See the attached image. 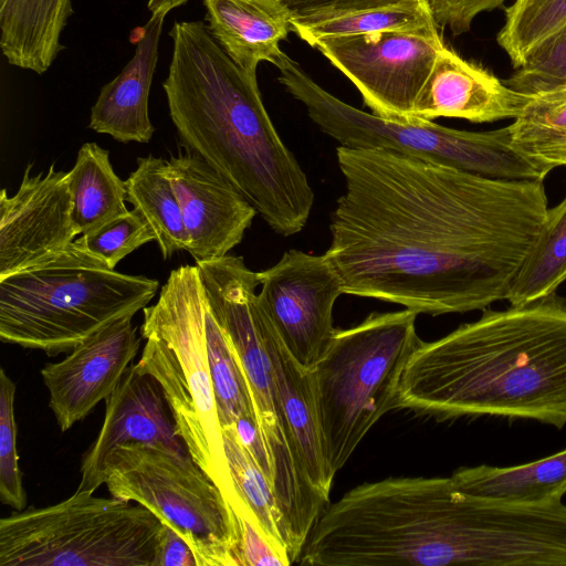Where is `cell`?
I'll list each match as a JSON object with an SVG mask.
<instances>
[{
  "mask_svg": "<svg viewBox=\"0 0 566 566\" xmlns=\"http://www.w3.org/2000/svg\"><path fill=\"white\" fill-rule=\"evenodd\" d=\"M565 24L566 0H515L505 9L496 41L517 69Z\"/></svg>",
  "mask_w": 566,
  "mask_h": 566,
  "instance_id": "f546056e",
  "label": "cell"
},
{
  "mask_svg": "<svg viewBox=\"0 0 566 566\" xmlns=\"http://www.w3.org/2000/svg\"><path fill=\"white\" fill-rule=\"evenodd\" d=\"M77 239L90 253L113 270L139 247L156 241L150 224L135 208Z\"/></svg>",
  "mask_w": 566,
  "mask_h": 566,
  "instance_id": "4dcf8cb0",
  "label": "cell"
},
{
  "mask_svg": "<svg viewBox=\"0 0 566 566\" xmlns=\"http://www.w3.org/2000/svg\"><path fill=\"white\" fill-rule=\"evenodd\" d=\"M189 0H148L147 8L151 14L166 15L172 9H176Z\"/></svg>",
  "mask_w": 566,
  "mask_h": 566,
  "instance_id": "f35d334b",
  "label": "cell"
},
{
  "mask_svg": "<svg viewBox=\"0 0 566 566\" xmlns=\"http://www.w3.org/2000/svg\"><path fill=\"white\" fill-rule=\"evenodd\" d=\"M154 566H197L188 544L165 524Z\"/></svg>",
  "mask_w": 566,
  "mask_h": 566,
  "instance_id": "74e56055",
  "label": "cell"
},
{
  "mask_svg": "<svg viewBox=\"0 0 566 566\" xmlns=\"http://www.w3.org/2000/svg\"><path fill=\"white\" fill-rule=\"evenodd\" d=\"M291 21L312 22L412 0H279Z\"/></svg>",
  "mask_w": 566,
  "mask_h": 566,
  "instance_id": "836d02e7",
  "label": "cell"
},
{
  "mask_svg": "<svg viewBox=\"0 0 566 566\" xmlns=\"http://www.w3.org/2000/svg\"><path fill=\"white\" fill-rule=\"evenodd\" d=\"M434 22L426 0H412L318 21H291V24L292 32L312 46L315 41L323 38L410 30Z\"/></svg>",
  "mask_w": 566,
  "mask_h": 566,
  "instance_id": "83f0119b",
  "label": "cell"
},
{
  "mask_svg": "<svg viewBox=\"0 0 566 566\" xmlns=\"http://www.w3.org/2000/svg\"><path fill=\"white\" fill-rule=\"evenodd\" d=\"M238 518L242 566H289V557L279 552L251 522Z\"/></svg>",
  "mask_w": 566,
  "mask_h": 566,
  "instance_id": "d590c367",
  "label": "cell"
},
{
  "mask_svg": "<svg viewBox=\"0 0 566 566\" xmlns=\"http://www.w3.org/2000/svg\"><path fill=\"white\" fill-rule=\"evenodd\" d=\"M166 15L151 14L142 29L133 57L105 84L91 109L88 128L119 143H148L155 128L148 97L158 60L159 39Z\"/></svg>",
  "mask_w": 566,
  "mask_h": 566,
  "instance_id": "ac0fdd59",
  "label": "cell"
},
{
  "mask_svg": "<svg viewBox=\"0 0 566 566\" xmlns=\"http://www.w3.org/2000/svg\"><path fill=\"white\" fill-rule=\"evenodd\" d=\"M509 128L515 151L543 178L566 167V84L532 95Z\"/></svg>",
  "mask_w": 566,
  "mask_h": 566,
  "instance_id": "d4e9b609",
  "label": "cell"
},
{
  "mask_svg": "<svg viewBox=\"0 0 566 566\" xmlns=\"http://www.w3.org/2000/svg\"><path fill=\"white\" fill-rule=\"evenodd\" d=\"M312 46L356 86L373 114L411 120L446 45L434 22L410 30L323 38Z\"/></svg>",
  "mask_w": 566,
  "mask_h": 566,
  "instance_id": "8fae6325",
  "label": "cell"
},
{
  "mask_svg": "<svg viewBox=\"0 0 566 566\" xmlns=\"http://www.w3.org/2000/svg\"><path fill=\"white\" fill-rule=\"evenodd\" d=\"M163 82L169 115L188 153L227 179L277 234L307 223L314 191L281 139L256 82L223 51L202 21H175Z\"/></svg>",
  "mask_w": 566,
  "mask_h": 566,
  "instance_id": "3957f363",
  "label": "cell"
},
{
  "mask_svg": "<svg viewBox=\"0 0 566 566\" xmlns=\"http://www.w3.org/2000/svg\"><path fill=\"white\" fill-rule=\"evenodd\" d=\"M159 282L106 266L75 239L48 261L0 279V339L48 356L83 340L154 298Z\"/></svg>",
  "mask_w": 566,
  "mask_h": 566,
  "instance_id": "277c9868",
  "label": "cell"
},
{
  "mask_svg": "<svg viewBox=\"0 0 566 566\" xmlns=\"http://www.w3.org/2000/svg\"><path fill=\"white\" fill-rule=\"evenodd\" d=\"M222 431L230 471L241 505L242 502L245 504L268 541L291 560L289 530L271 481L242 446L234 428L226 427Z\"/></svg>",
  "mask_w": 566,
  "mask_h": 566,
  "instance_id": "4316f807",
  "label": "cell"
},
{
  "mask_svg": "<svg viewBox=\"0 0 566 566\" xmlns=\"http://www.w3.org/2000/svg\"><path fill=\"white\" fill-rule=\"evenodd\" d=\"M506 0H426L440 27L448 28L452 34L468 32L476 15L500 8Z\"/></svg>",
  "mask_w": 566,
  "mask_h": 566,
  "instance_id": "e575fe53",
  "label": "cell"
},
{
  "mask_svg": "<svg viewBox=\"0 0 566 566\" xmlns=\"http://www.w3.org/2000/svg\"><path fill=\"white\" fill-rule=\"evenodd\" d=\"M105 403L101 430L82 458L75 492L94 493L105 484L106 464L119 446L145 443L187 450L167 411L160 385L138 364L126 369Z\"/></svg>",
  "mask_w": 566,
  "mask_h": 566,
  "instance_id": "2e32d148",
  "label": "cell"
},
{
  "mask_svg": "<svg viewBox=\"0 0 566 566\" xmlns=\"http://www.w3.org/2000/svg\"><path fill=\"white\" fill-rule=\"evenodd\" d=\"M232 427L242 446L272 484V465L256 418L252 416L241 417Z\"/></svg>",
  "mask_w": 566,
  "mask_h": 566,
  "instance_id": "8d00e7d4",
  "label": "cell"
},
{
  "mask_svg": "<svg viewBox=\"0 0 566 566\" xmlns=\"http://www.w3.org/2000/svg\"><path fill=\"white\" fill-rule=\"evenodd\" d=\"M72 0H0V48L10 65L45 73L64 49Z\"/></svg>",
  "mask_w": 566,
  "mask_h": 566,
  "instance_id": "44dd1931",
  "label": "cell"
},
{
  "mask_svg": "<svg viewBox=\"0 0 566 566\" xmlns=\"http://www.w3.org/2000/svg\"><path fill=\"white\" fill-rule=\"evenodd\" d=\"M15 384L3 368L0 369V499L15 511L27 507V493L22 483L17 451L14 418Z\"/></svg>",
  "mask_w": 566,
  "mask_h": 566,
  "instance_id": "1f68e13d",
  "label": "cell"
},
{
  "mask_svg": "<svg viewBox=\"0 0 566 566\" xmlns=\"http://www.w3.org/2000/svg\"><path fill=\"white\" fill-rule=\"evenodd\" d=\"M397 408L439 420L493 416L566 426V300L555 293L483 310L433 342L402 373Z\"/></svg>",
  "mask_w": 566,
  "mask_h": 566,
  "instance_id": "7a4b0ae2",
  "label": "cell"
},
{
  "mask_svg": "<svg viewBox=\"0 0 566 566\" xmlns=\"http://www.w3.org/2000/svg\"><path fill=\"white\" fill-rule=\"evenodd\" d=\"M126 200L150 224L164 260L186 250L188 237L178 197L168 174V160L154 155L137 158L125 180Z\"/></svg>",
  "mask_w": 566,
  "mask_h": 566,
  "instance_id": "cb8c5ba5",
  "label": "cell"
},
{
  "mask_svg": "<svg viewBox=\"0 0 566 566\" xmlns=\"http://www.w3.org/2000/svg\"><path fill=\"white\" fill-rule=\"evenodd\" d=\"M109 494L140 504L190 547L197 566H242L238 518L187 450L128 443L105 468Z\"/></svg>",
  "mask_w": 566,
  "mask_h": 566,
  "instance_id": "30bf717a",
  "label": "cell"
},
{
  "mask_svg": "<svg viewBox=\"0 0 566 566\" xmlns=\"http://www.w3.org/2000/svg\"><path fill=\"white\" fill-rule=\"evenodd\" d=\"M196 265L211 311L244 373L269 452L272 486L281 511L290 524L308 521L321 510L324 500L307 478L284 419L260 327V302L255 293L259 272L250 270L243 258L229 254L198 261Z\"/></svg>",
  "mask_w": 566,
  "mask_h": 566,
  "instance_id": "9c48e42d",
  "label": "cell"
},
{
  "mask_svg": "<svg viewBox=\"0 0 566 566\" xmlns=\"http://www.w3.org/2000/svg\"><path fill=\"white\" fill-rule=\"evenodd\" d=\"M24 170L14 195H0V279L50 260L82 234L73 214L69 172Z\"/></svg>",
  "mask_w": 566,
  "mask_h": 566,
  "instance_id": "4fadbf2b",
  "label": "cell"
},
{
  "mask_svg": "<svg viewBox=\"0 0 566 566\" xmlns=\"http://www.w3.org/2000/svg\"><path fill=\"white\" fill-rule=\"evenodd\" d=\"M275 66L279 82L305 106L312 122L342 147L387 149L489 178L544 180L513 148L509 126L471 132L428 119L384 118L332 95L285 53Z\"/></svg>",
  "mask_w": 566,
  "mask_h": 566,
  "instance_id": "52a82bcc",
  "label": "cell"
},
{
  "mask_svg": "<svg viewBox=\"0 0 566 566\" xmlns=\"http://www.w3.org/2000/svg\"><path fill=\"white\" fill-rule=\"evenodd\" d=\"M207 344L221 427H232L239 418L244 416L256 418L242 367L210 305L207 313Z\"/></svg>",
  "mask_w": 566,
  "mask_h": 566,
  "instance_id": "f1b7e54d",
  "label": "cell"
},
{
  "mask_svg": "<svg viewBox=\"0 0 566 566\" xmlns=\"http://www.w3.org/2000/svg\"><path fill=\"white\" fill-rule=\"evenodd\" d=\"M69 172L73 214L82 234L126 213V187L115 172L109 151L96 143H85Z\"/></svg>",
  "mask_w": 566,
  "mask_h": 566,
  "instance_id": "603a6c76",
  "label": "cell"
},
{
  "mask_svg": "<svg viewBox=\"0 0 566 566\" xmlns=\"http://www.w3.org/2000/svg\"><path fill=\"white\" fill-rule=\"evenodd\" d=\"M209 302L197 265L172 270L143 308L139 367L160 385L176 431L192 460L239 505L218 416L207 344Z\"/></svg>",
  "mask_w": 566,
  "mask_h": 566,
  "instance_id": "5b68a950",
  "label": "cell"
},
{
  "mask_svg": "<svg viewBox=\"0 0 566 566\" xmlns=\"http://www.w3.org/2000/svg\"><path fill=\"white\" fill-rule=\"evenodd\" d=\"M259 321L291 438L308 480L328 501L334 476L324 460L308 371L292 357L261 304Z\"/></svg>",
  "mask_w": 566,
  "mask_h": 566,
  "instance_id": "d6986e66",
  "label": "cell"
},
{
  "mask_svg": "<svg viewBox=\"0 0 566 566\" xmlns=\"http://www.w3.org/2000/svg\"><path fill=\"white\" fill-rule=\"evenodd\" d=\"M504 82L525 95H536L566 84V24L545 40Z\"/></svg>",
  "mask_w": 566,
  "mask_h": 566,
  "instance_id": "d6a6232c",
  "label": "cell"
},
{
  "mask_svg": "<svg viewBox=\"0 0 566 566\" xmlns=\"http://www.w3.org/2000/svg\"><path fill=\"white\" fill-rule=\"evenodd\" d=\"M450 476L461 491L480 497L522 504L557 501L566 493V449L513 467H462Z\"/></svg>",
  "mask_w": 566,
  "mask_h": 566,
  "instance_id": "7402d4cb",
  "label": "cell"
},
{
  "mask_svg": "<svg viewBox=\"0 0 566 566\" xmlns=\"http://www.w3.org/2000/svg\"><path fill=\"white\" fill-rule=\"evenodd\" d=\"M417 313H371L337 329L308 371L324 460L335 474L377 423L397 408L405 367L422 339Z\"/></svg>",
  "mask_w": 566,
  "mask_h": 566,
  "instance_id": "8992f818",
  "label": "cell"
},
{
  "mask_svg": "<svg viewBox=\"0 0 566 566\" xmlns=\"http://www.w3.org/2000/svg\"><path fill=\"white\" fill-rule=\"evenodd\" d=\"M344 193L325 256L344 294L438 316L507 300L543 229V180L489 178L381 148L338 146Z\"/></svg>",
  "mask_w": 566,
  "mask_h": 566,
  "instance_id": "6da1fadb",
  "label": "cell"
},
{
  "mask_svg": "<svg viewBox=\"0 0 566 566\" xmlns=\"http://www.w3.org/2000/svg\"><path fill=\"white\" fill-rule=\"evenodd\" d=\"M207 28L242 70L256 75L260 62L273 65L284 54L281 41L292 32L291 18L279 0H202Z\"/></svg>",
  "mask_w": 566,
  "mask_h": 566,
  "instance_id": "ffe728a7",
  "label": "cell"
},
{
  "mask_svg": "<svg viewBox=\"0 0 566 566\" xmlns=\"http://www.w3.org/2000/svg\"><path fill=\"white\" fill-rule=\"evenodd\" d=\"M566 280V196L548 208L539 237L510 289L507 301L522 305L554 294Z\"/></svg>",
  "mask_w": 566,
  "mask_h": 566,
  "instance_id": "484cf974",
  "label": "cell"
},
{
  "mask_svg": "<svg viewBox=\"0 0 566 566\" xmlns=\"http://www.w3.org/2000/svg\"><path fill=\"white\" fill-rule=\"evenodd\" d=\"M188 237L186 251L198 261L222 258L241 243L258 214L252 205L198 155L168 160Z\"/></svg>",
  "mask_w": 566,
  "mask_h": 566,
  "instance_id": "9a60e30c",
  "label": "cell"
},
{
  "mask_svg": "<svg viewBox=\"0 0 566 566\" xmlns=\"http://www.w3.org/2000/svg\"><path fill=\"white\" fill-rule=\"evenodd\" d=\"M530 98L444 46L418 96L413 117H453L472 123L515 119Z\"/></svg>",
  "mask_w": 566,
  "mask_h": 566,
  "instance_id": "e0dca14e",
  "label": "cell"
},
{
  "mask_svg": "<svg viewBox=\"0 0 566 566\" xmlns=\"http://www.w3.org/2000/svg\"><path fill=\"white\" fill-rule=\"evenodd\" d=\"M139 348L133 316L123 317L83 340L61 361L41 369L49 407L62 432L111 396Z\"/></svg>",
  "mask_w": 566,
  "mask_h": 566,
  "instance_id": "5bb4252c",
  "label": "cell"
},
{
  "mask_svg": "<svg viewBox=\"0 0 566 566\" xmlns=\"http://www.w3.org/2000/svg\"><path fill=\"white\" fill-rule=\"evenodd\" d=\"M259 275L262 308L292 357L310 371L336 332L333 310L344 294L338 273L325 254L292 249Z\"/></svg>",
  "mask_w": 566,
  "mask_h": 566,
  "instance_id": "7c38bea8",
  "label": "cell"
},
{
  "mask_svg": "<svg viewBox=\"0 0 566 566\" xmlns=\"http://www.w3.org/2000/svg\"><path fill=\"white\" fill-rule=\"evenodd\" d=\"M164 530L148 509L74 492L0 520V566H154Z\"/></svg>",
  "mask_w": 566,
  "mask_h": 566,
  "instance_id": "ba28073f",
  "label": "cell"
}]
</instances>
